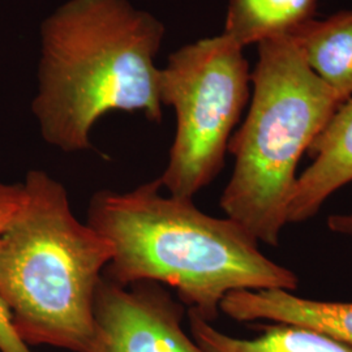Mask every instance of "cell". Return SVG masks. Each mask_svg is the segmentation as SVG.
I'll return each mask as SVG.
<instances>
[{"instance_id": "obj_1", "label": "cell", "mask_w": 352, "mask_h": 352, "mask_svg": "<svg viewBox=\"0 0 352 352\" xmlns=\"http://www.w3.org/2000/svg\"><path fill=\"white\" fill-rule=\"evenodd\" d=\"M162 189L157 179L126 192L93 195L87 223L113 245L104 277L122 286H168L189 312L209 322L231 292L298 289L295 273L267 258L239 223Z\"/></svg>"}, {"instance_id": "obj_2", "label": "cell", "mask_w": 352, "mask_h": 352, "mask_svg": "<svg viewBox=\"0 0 352 352\" xmlns=\"http://www.w3.org/2000/svg\"><path fill=\"white\" fill-rule=\"evenodd\" d=\"M166 28L128 0H68L41 26L38 93L43 140L65 153L93 148L96 123L111 111L161 123L155 56Z\"/></svg>"}, {"instance_id": "obj_3", "label": "cell", "mask_w": 352, "mask_h": 352, "mask_svg": "<svg viewBox=\"0 0 352 352\" xmlns=\"http://www.w3.org/2000/svg\"><path fill=\"white\" fill-rule=\"evenodd\" d=\"M113 245L74 214L63 184L30 170L0 238V302L26 346L94 352Z\"/></svg>"}, {"instance_id": "obj_4", "label": "cell", "mask_w": 352, "mask_h": 352, "mask_svg": "<svg viewBox=\"0 0 352 352\" xmlns=\"http://www.w3.org/2000/svg\"><path fill=\"white\" fill-rule=\"evenodd\" d=\"M257 47L250 109L228 144L234 170L219 204L257 243L277 247L299 162L343 101L289 38Z\"/></svg>"}, {"instance_id": "obj_5", "label": "cell", "mask_w": 352, "mask_h": 352, "mask_svg": "<svg viewBox=\"0 0 352 352\" xmlns=\"http://www.w3.org/2000/svg\"><path fill=\"white\" fill-rule=\"evenodd\" d=\"M243 50L225 34L202 38L170 54L160 68V100L176 115L175 139L158 177L168 195L193 199L222 171L251 100L252 72Z\"/></svg>"}, {"instance_id": "obj_6", "label": "cell", "mask_w": 352, "mask_h": 352, "mask_svg": "<svg viewBox=\"0 0 352 352\" xmlns=\"http://www.w3.org/2000/svg\"><path fill=\"white\" fill-rule=\"evenodd\" d=\"M186 307L162 285L103 277L96 300L94 352H205L183 329Z\"/></svg>"}, {"instance_id": "obj_7", "label": "cell", "mask_w": 352, "mask_h": 352, "mask_svg": "<svg viewBox=\"0 0 352 352\" xmlns=\"http://www.w3.org/2000/svg\"><path fill=\"white\" fill-rule=\"evenodd\" d=\"M307 154L312 164L298 176L289 223L314 218L331 195L352 183V98L340 103Z\"/></svg>"}, {"instance_id": "obj_8", "label": "cell", "mask_w": 352, "mask_h": 352, "mask_svg": "<svg viewBox=\"0 0 352 352\" xmlns=\"http://www.w3.org/2000/svg\"><path fill=\"white\" fill-rule=\"evenodd\" d=\"M221 312L239 322L269 321L312 329L352 350V302L307 299L286 289L228 294Z\"/></svg>"}, {"instance_id": "obj_9", "label": "cell", "mask_w": 352, "mask_h": 352, "mask_svg": "<svg viewBox=\"0 0 352 352\" xmlns=\"http://www.w3.org/2000/svg\"><path fill=\"white\" fill-rule=\"evenodd\" d=\"M287 38L342 101L352 98V10L312 19Z\"/></svg>"}, {"instance_id": "obj_10", "label": "cell", "mask_w": 352, "mask_h": 352, "mask_svg": "<svg viewBox=\"0 0 352 352\" xmlns=\"http://www.w3.org/2000/svg\"><path fill=\"white\" fill-rule=\"evenodd\" d=\"M189 333L205 352H352L346 346L312 329L274 324L254 338L228 336L188 311Z\"/></svg>"}, {"instance_id": "obj_11", "label": "cell", "mask_w": 352, "mask_h": 352, "mask_svg": "<svg viewBox=\"0 0 352 352\" xmlns=\"http://www.w3.org/2000/svg\"><path fill=\"white\" fill-rule=\"evenodd\" d=\"M318 0H227L222 34L240 47L289 37L315 19Z\"/></svg>"}, {"instance_id": "obj_12", "label": "cell", "mask_w": 352, "mask_h": 352, "mask_svg": "<svg viewBox=\"0 0 352 352\" xmlns=\"http://www.w3.org/2000/svg\"><path fill=\"white\" fill-rule=\"evenodd\" d=\"M21 197V184H7L0 180V238ZM0 352H33L13 330L7 311L0 302Z\"/></svg>"}, {"instance_id": "obj_13", "label": "cell", "mask_w": 352, "mask_h": 352, "mask_svg": "<svg viewBox=\"0 0 352 352\" xmlns=\"http://www.w3.org/2000/svg\"><path fill=\"white\" fill-rule=\"evenodd\" d=\"M327 223L331 232L352 238V209L347 213L333 214L327 217Z\"/></svg>"}]
</instances>
